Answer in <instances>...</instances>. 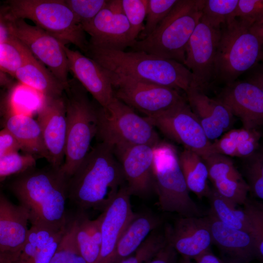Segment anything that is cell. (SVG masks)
Returning a JSON list of instances; mask_svg holds the SVG:
<instances>
[{
    "label": "cell",
    "mask_w": 263,
    "mask_h": 263,
    "mask_svg": "<svg viewBox=\"0 0 263 263\" xmlns=\"http://www.w3.org/2000/svg\"><path fill=\"white\" fill-rule=\"evenodd\" d=\"M3 20L9 34L22 43L66 89L69 70L65 45L44 30L28 24L24 19Z\"/></svg>",
    "instance_id": "cell-11"
},
{
    "label": "cell",
    "mask_w": 263,
    "mask_h": 263,
    "mask_svg": "<svg viewBox=\"0 0 263 263\" xmlns=\"http://www.w3.org/2000/svg\"><path fill=\"white\" fill-rule=\"evenodd\" d=\"M34 156L14 152L0 158V180L6 176L18 174L36 165Z\"/></svg>",
    "instance_id": "cell-40"
},
{
    "label": "cell",
    "mask_w": 263,
    "mask_h": 263,
    "mask_svg": "<svg viewBox=\"0 0 263 263\" xmlns=\"http://www.w3.org/2000/svg\"><path fill=\"white\" fill-rule=\"evenodd\" d=\"M160 223L158 218L151 215L136 214L119 239L113 263H119L134 253Z\"/></svg>",
    "instance_id": "cell-26"
},
{
    "label": "cell",
    "mask_w": 263,
    "mask_h": 263,
    "mask_svg": "<svg viewBox=\"0 0 263 263\" xmlns=\"http://www.w3.org/2000/svg\"><path fill=\"white\" fill-rule=\"evenodd\" d=\"M167 244L165 234L153 231L132 255L119 263H146L152 258Z\"/></svg>",
    "instance_id": "cell-37"
},
{
    "label": "cell",
    "mask_w": 263,
    "mask_h": 263,
    "mask_svg": "<svg viewBox=\"0 0 263 263\" xmlns=\"http://www.w3.org/2000/svg\"><path fill=\"white\" fill-rule=\"evenodd\" d=\"M168 243L183 258L195 260L210 250L213 243L207 217H182L166 229Z\"/></svg>",
    "instance_id": "cell-19"
},
{
    "label": "cell",
    "mask_w": 263,
    "mask_h": 263,
    "mask_svg": "<svg viewBox=\"0 0 263 263\" xmlns=\"http://www.w3.org/2000/svg\"><path fill=\"white\" fill-rule=\"evenodd\" d=\"M212 183L220 195L237 206L244 205L248 200L250 189L242 175L225 177Z\"/></svg>",
    "instance_id": "cell-32"
},
{
    "label": "cell",
    "mask_w": 263,
    "mask_h": 263,
    "mask_svg": "<svg viewBox=\"0 0 263 263\" xmlns=\"http://www.w3.org/2000/svg\"><path fill=\"white\" fill-rule=\"evenodd\" d=\"M261 137V133L258 132L250 138L239 143L237 146L235 156L247 158L253 155L259 147Z\"/></svg>",
    "instance_id": "cell-46"
},
{
    "label": "cell",
    "mask_w": 263,
    "mask_h": 263,
    "mask_svg": "<svg viewBox=\"0 0 263 263\" xmlns=\"http://www.w3.org/2000/svg\"><path fill=\"white\" fill-rule=\"evenodd\" d=\"M238 129L229 130L220 139L211 143L205 156L218 153L226 156H235L237 143Z\"/></svg>",
    "instance_id": "cell-44"
},
{
    "label": "cell",
    "mask_w": 263,
    "mask_h": 263,
    "mask_svg": "<svg viewBox=\"0 0 263 263\" xmlns=\"http://www.w3.org/2000/svg\"><path fill=\"white\" fill-rule=\"evenodd\" d=\"M167 137L185 149L205 156L211 143L186 98L162 113L146 116Z\"/></svg>",
    "instance_id": "cell-13"
},
{
    "label": "cell",
    "mask_w": 263,
    "mask_h": 263,
    "mask_svg": "<svg viewBox=\"0 0 263 263\" xmlns=\"http://www.w3.org/2000/svg\"><path fill=\"white\" fill-rule=\"evenodd\" d=\"M19 146L11 133L5 128L0 131V158L18 152Z\"/></svg>",
    "instance_id": "cell-45"
},
{
    "label": "cell",
    "mask_w": 263,
    "mask_h": 263,
    "mask_svg": "<svg viewBox=\"0 0 263 263\" xmlns=\"http://www.w3.org/2000/svg\"><path fill=\"white\" fill-rule=\"evenodd\" d=\"M207 197L211 205L209 212L216 218L229 226L251 235L249 217L244 208H238L237 205L220 195L214 188H210Z\"/></svg>",
    "instance_id": "cell-28"
},
{
    "label": "cell",
    "mask_w": 263,
    "mask_h": 263,
    "mask_svg": "<svg viewBox=\"0 0 263 263\" xmlns=\"http://www.w3.org/2000/svg\"><path fill=\"white\" fill-rule=\"evenodd\" d=\"M13 78L43 96H61L65 90L58 80L33 55L16 71Z\"/></svg>",
    "instance_id": "cell-25"
},
{
    "label": "cell",
    "mask_w": 263,
    "mask_h": 263,
    "mask_svg": "<svg viewBox=\"0 0 263 263\" xmlns=\"http://www.w3.org/2000/svg\"><path fill=\"white\" fill-rule=\"evenodd\" d=\"M17 174L11 189L27 210L32 225L65 228L70 221L66 209L69 179L60 168L34 166Z\"/></svg>",
    "instance_id": "cell-1"
},
{
    "label": "cell",
    "mask_w": 263,
    "mask_h": 263,
    "mask_svg": "<svg viewBox=\"0 0 263 263\" xmlns=\"http://www.w3.org/2000/svg\"><path fill=\"white\" fill-rule=\"evenodd\" d=\"M76 219L70 221L61 241L49 263H86L75 238Z\"/></svg>",
    "instance_id": "cell-33"
},
{
    "label": "cell",
    "mask_w": 263,
    "mask_h": 263,
    "mask_svg": "<svg viewBox=\"0 0 263 263\" xmlns=\"http://www.w3.org/2000/svg\"><path fill=\"white\" fill-rule=\"evenodd\" d=\"M130 196L126 186H123L101 214V241L96 263H113L119 239L136 215L132 211Z\"/></svg>",
    "instance_id": "cell-17"
},
{
    "label": "cell",
    "mask_w": 263,
    "mask_h": 263,
    "mask_svg": "<svg viewBox=\"0 0 263 263\" xmlns=\"http://www.w3.org/2000/svg\"><path fill=\"white\" fill-rule=\"evenodd\" d=\"M0 14L4 20H30L65 45L72 43L87 52L85 32L65 0H7Z\"/></svg>",
    "instance_id": "cell-7"
},
{
    "label": "cell",
    "mask_w": 263,
    "mask_h": 263,
    "mask_svg": "<svg viewBox=\"0 0 263 263\" xmlns=\"http://www.w3.org/2000/svg\"><path fill=\"white\" fill-rule=\"evenodd\" d=\"M255 21L235 18L221 27L215 61V80L226 85L263 58V37L251 27Z\"/></svg>",
    "instance_id": "cell-6"
},
{
    "label": "cell",
    "mask_w": 263,
    "mask_h": 263,
    "mask_svg": "<svg viewBox=\"0 0 263 263\" xmlns=\"http://www.w3.org/2000/svg\"><path fill=\"white\" fill-rule=\"evenodd\" d=\"M202 158L207 167L208 178L212 183L225 177L241 175L227 156L212 153Z\"/></svg>",
    "instance_id": "cell-38"
},
{
    "label": "cell",
    "mask_w": 263,
    "mask_h": 263,
    "mask_svg": "<svg viewBox=\"0 0 263 263\" xmlns=\"http://www.w3.org/2000/svg\"><path fill=\"white\" fill-rule=\"evenodd\" d=\"M249 217L251 235L255 241L257 257H263V210L261 206L248 200L244 205Z\"/></svg>",
    "instance_id": "cell-42"
},
{
    "label": "cell",
    "mask_w": 263,
    "mask_h": 263,
    "mask_svg": "<svg viewBox=\"0 0 263 263\" xmlns=\"http://www.w3.org/2000/svg\"><path fill=\"white\" fill-rule=\"evenodd\" d=\"M96 137L113 148L140 144L154 147L160 142L146 117L115 96L106 107H98Z\"/></svg>",
    "instance_id": "cell-9"
},
{
    "label": "cell",
    "mask_w": 263,
    "mask_h": 263,
    "mask_svg": "<svg viewBox=\"0 0 263 263\" xmlns=\"http://www.w3.org/2000/svg\"><path fill=\"white\" fill-rule=\"evenodd\" d=\"M178 0H148L146 23L138 37L142 39L150 35L166 18Z\"/></svg>",
    "instance_id": "cell-36"
},
{
    "label": "cell",
    "mask_w": 263,
    "mask_h": 263,
    "mask_svg": "<svg viewBox=\"0 0 263 263\" xmlns=\"http://www.w3.org/2000/svg\"><path fill=\"white\" fill-rule=\"evenodd\" d=\"M4 127L14 136L20 149L26 154L47 158L40 126L37 120L29 115L8 110L4 116Z\"/></svg>",
    "instance_id": "cell-24"
},
{
    "label": "cell",
    "mask_w": 263,
    "mask_h": 263,
    "mask_svg": "<svg viewBox=\"0 0 263 263\" xmlns=\"http://www.w3.org/2000/svg\"><path fill=\"white\" fill-rule=\"evenodd\" d=\"M123 13L131 27V37L134 42L142 32L146 19L148 0H121Z\"/></svg>",
    "instance_id": "cell-35"
},
{
    "label": "cell",
    "mask_w": 263,
    "mask_h": 263,
    "mask_svg": "<svg viewBox=\"0 0 263 263\" xmlns=\"http://www.w3.org/2000/svg\"><path fill=\"white\" fill-rule=\"evenodd\" d=\"M37 120L42 133L46 160L50 166L60 168L64 160L66 138V107L63 94L43 96L38 110Z\"/></svg>",
    "instance_id": "cell-15"
},
{
    "label": "cell",
    "mask_w": 263,
    "mask_h": 263,
    "mask_svg": "<svg viewBox=\"0 0 263 263\" xmlns=\"http://www.w3.org/2000/svg\"><path fill=\"white\" fill-rule=\"evenodd\" d=\"M106 71L114 96L146 116L167 111L186 99L178 90Z\"/></svg>",
    "instance_id": "cell-10"
},
{
    "label": "cell",
    "mask_w": 263,
    "mask_h": 263,
    "mask_svg": "<svg viewBox=\"0 0 263 263\" xmlns=\"http://www.w3.org/2000/svg\"><path fill=\"white\" fill-rule=\"evenodd\" d=\"M13 78L0 70V88L10 89L14 84Z\"/></svg>",
    "instance_id": "cell-50"
},
{
    "label": "cell",
    "mask_w": 263,
    "mask_h": 263,
    "mask_svg": "<svg viewBox=\"0 0 263 263\" xmlns=\"http://www.w3.org/2000/svg\"><path fill=\"white\" fill-rule=\"evenodd\" d=\"M238 0H204L202 17L211 25L220 28L234 19L233 14Z\"/></svg>",
    "instance_id": "cell-31"
},
{
    "label": "cell",
    "mask_w": 263,
    "mask_h": 263,
    "mask_svg": "<svg viewBox=\"0 0 263 263\" xmlns=\"http://www.w3.org/2000/svg\"><path fill=\"white\" fill-rule=\"evenodd\" d=\"M28 222L26 209L20 204L12 203L0 193V252L9 256L13 262L24 244L29 229Z\"/></svg>",
    "instance_id": "cell-21"
},
{
    "label": "cell",
    "mask_w": 263,
    "mask_h": 263,
    "mask_svg": "<svg viewBox=\"0 0 263 263\" xmlns=\"http://www.w3.org/2000/svg\"><path fill=\"white\" fill-rule=\"evenodd\" d=\"M175 252L167 242L166 245L146 263H174Z\"/></svg>",
    "instance_id": "cell-47"
},
{
    "label": "cell",
    "mask_w": 263,
    "mask_h": 263,
    "mask_svg": "<svg viewBox=\"0 0 263 263\" xmlns=\"http://www.w3.org/2000/svg\"><path fill=\"white\" fill-rule=\"evenodd\" d=\"M232 17L253 21L263 19V0H238Z\"/></svg>",
    "instance_id": "cell-43"
},
{
    "label": "cell",
    "mask_w": 263,
    "mask_h": 263,
    "mask_svg": "<svg viewBox=\"0 0 263 263\" xmlns=\"http://www.w3.org/2000/svg\"><path fill=\"white\" fill-rule=\"evenodd\" d=\"M125 180L113 148L100 142L87 154L68 180V198L83 209L104 210Z\"/></svg>",
    "instance_id": "cell-2"
},
{
    "label": "cell",
    "mask_w": 263,
    "mask_h": 263,
    "mask_svg": "<svg viewBox=\"0 0 263 263\" xmlns=\"http://www.w3.org/2000/svg\"><path fill=\"white\" fill-rule=\"evenodd\" d=\"M32 55L22 43L9 35L0 42V70L13 78L16 71Z\"/></svg>",
    "instance_id": "cell-29"
},
{
    "label": "cell",
    "mask_w": 263,
    "mask_h": 263,
    "mask_svg": "<svg viewBox=\"0 0 263 263\" xmlns=\"http://www.w3.org/2000/svg\"><path fill=\"white\" fill-rule=\"evenodd\" d=\"M76 219L75 238L79 251L86 263H96L99 255L100 244L90 234L86 218Z\"/></svg>",
    "instance_id": "cell-34"
},
{
    "label": "cell",
    "mask_w": 263,
    "mask_h": 263,
    "mask_svg": "<svg viewBox=\"0 0 263 263\" xmlns=\"http://www.w3.org/2000/svg\"><path fill=\"white\" fill-rule=\"evenodd\" d=\"M204 0H178L166 18L148 37L130 47L184 64L188 41L201 16Z\"/></svg>",
    "instance_id": "cell-5"
},
{
    "label": "cell",
    "mask_w": 263,
    "mask_h": 263,
    "mask_svg": "<svg viewBox=\"0 0 263 263\" xmlns=\"http://www.w3.org/2000/svg\"><path fill=\"white\" fill-rule=\"evenodd\" d=\"M82 28L90 36L88 45L94 47L124 51L134 43L123 12L111 9L107 5Z\"/></svg>",
    "instance_id": "cell-18"
},
{
    "label": "cell",
    "mask_w": 263,
    "mask_h": 263,
    "mask_svg": "<svg viewBox=\"0 0 263 263\" xmlns=\"http://www.w3.org/2000/svg\"><path fill=\"white\" fill-rule=\"evenodd\" d=\"M10 92L0 88V119L4 117L9 107Z\"/></svg>",
    "instance_id": "cell-48"
},
{
    "label": "cell",
    "mask_w": 263,
    "mask_h": 263,
    "mask_svg": "<svg viewBox=\"0 0 263 263\" xmlns=\"http://www.w3.org/2000/svg\"><path fill=\"white\" fill-rule=\"evenodd\" d=\"M66 107V138L64 160L60 169L69 179L89 152L96 136L98 108L75 78L69 80L63 94Z\"/></svg>",
    "instance_id": "cell-4"
},
{
    "label": "cell",
    "mask_w": 263,
    "mask_h": 263,
    "mask_svg": "<svg viewBox=\"0 0 263 263\" xmlns=\"http://www.w3.org/2000/svg\"><path fill=\"white\" fill-rule=\"evenodd\" d=\"M87 56L116 74L171 87L186 93L192 75L183 64L141 51L97 48L88 45Z\"/></svg>",
    "instance_id": "cell-3"
},
{
    "label": "cell",
    "mask_w": 263,
    "mask_h": 263,
    "mask_svg": "<svg viewBox=\"0 0 263 263\" xmlns=\"http://www.w3.org/2000/svg\"><path fill=\"white\" fill-rule=\"evenodd\" d=\"M82 27L91 21L106 6V0H65Z\"/></svg>",
    "instance_id": "cell-39"
},
{
    "label": "cell",
    "mask_w": 263,
    "mask_h": 263,
    "mask_svg": "<svg viewBox=\"0 0 263 263\" xmlns=\"http://www.w3.org/2000/svg\"><path fill=\"white\" fill-rule=\"evenodd\" d=\"M179 161L188 190L199 198L207 197L210 189L207 182L208 170L201 156L185 149L179 155Z\"/></svg>",
    "instance_id": "cell-27"
},
{
    "label": "cell",
    "mask_w": 263,
    "mask_h": 263,
    "mask_svg": "<svg viewBox=\"0 0 263 263\" xmlns=\"http://www.w3.org/2000/svg\"><path fill=\"white\" fill-rule=\"evenodd\" d=\"M263 77L260 72L247 81L226 84L218 98L247 130H257L263 123Z\"/></svg>",
    "instance_id": "cell-14"
},
{
    "label": "cell",
    "mask_w": 263,
    "mask_h": 263,
    "mask_svg": "<svg viewBox=\"0 0 263 263\" xmlns=\"http://www.w3.org/2000/svg\"><path fill=\"white\" fill-rule=\"evenodd\" d=\"M221 28L201 16L187 44L184 65L192 75L191 88L205 93L215 81V61Z\"/></svg>",
    "instance_id": "cell-12"
},
{
    "label": "cell",
    "mask_w": 263,
    "mask_h": 263,
    "mask_svg": "<svg viewBox=\"0 0 263 263\" xmlns=\"http://www.w3.org/2000/svg\"><path fill=\"white\" fill-rule=\"evenodd\" d=\"M195 261L196 263H225L211 252L210 250L195 259Z\"/></svg>",
    "instance_id": "cell-49"
},
{
    "label": "cell",
    "mask_w": 263,
    "mask_h": 263,
    "mask_svg": "<svg viewBox=\"0 0 263 263\" xmlns=\"http://www.w3.org/2000/svg\"><path fill=\"white\" fill-rule=\"evenodd\" d=\"M248 158L246 173L250 190L260 199H263V155L255 152Z\"/></svg>",
    "instance_id": "cell-41"
},
{
    "label": "cell",
    "mask_w": 263,
    "mask_h": 263,
    "mask_svg": "<svg viewBox=\"0 0 263 263\" xmlns=\"http://www.w3.org/2000/svg\"><path fill=\"white\" fill-rule=\"evenodd\" d=\"M206 217L213 243L232 258L231 263H246L257 257L255 241L249 233L225 224L210 212Z\"/></svg>",
    "instance_id": "cell-23"
},
{
    "label": "cell",
    "mask_w": 263,
    "mask_h": 263,
    "mask_svg": "<svg viewBox=\"0 0 263 263\" xmlns=\"http://www.w3.org/2000/svg\"><path fill=\"white\" fill-rule=\"evenodd\" d=\"M13 261L8 255L0 252V263H12Z\"/></svg>",
    "instance_id": "cell-51"
},
{
    "label": "cell",
    "mask_w": 263,
    "mask_h": 263,
    "mask_svg": "<svg viewBox=\"0 0 263 263\" xmlns=\"http://www.w3.org/2000/svg\"><path fill=\"white\" fill-rule=\"evenodd\" d=\"M58 230L44 226L32 225L29 229L19 255L12 263H33L38 251Z\"/></svg>",
    "instance_id": "cell-30"
},
{
    "label": "cell",
    "mask_w": 263,
    "mask_h": 263,
    "mask_svg": "<svg viewBox=\"0 0 263 263\" xmlns=\"http://www.w3.org/2000/svg\"><path fill=\"white\" fill-rule=\"evenodd\" d=\"M69 72L102 107L114 97L107 71L91 57L64 45Z\"/></svg>",
    "instance_id": "cell-20"
},
{
    "label": "cell",
    "mask_w": 263,
    "mask_h": 263,
    "mask_svg": "<svg viewBox=\"0 0 263 263\" xmlns=\"http://www.w3.org/2000/svg\"><path fill=\"white\" fill-rule=\"evenodd\" d=\"M153 154L154 190L161 208L183 217L203 216L189 196L175 147L160 141L153 147Z\"/></svg>",
    "instance_id": "cell-8"
},
{
    "label": "cell",
    "mask_w": 263,
    "mask_h": 263,
    "mask_svg": "<svg viewBox=\"0 0 263 263\" xmlns=\"http://www.w3.org/2000/svg\"><path fill=\"white\" fill-rule=\"evenodd\" d=\"M153 147L140 144L113 148L131 195L144 197L154 190Z\"/></svg>",
    "instance_id": "cell-16"
},
{
    "label": "cell",
    "mask_w": 263,
    "mask_h": 263,
    "mask_svg": "<svg viewBox=\"0 0 263 263\" xmlns=\"http://www.w3.org/2000/svg\"><path fill=\"white\" fill-rule=\"evenodd\" d=\"M185 93L189 106L209 140L217 139L230 130L234 123V116L219 99L210 98L205 93L191 88Z\"/></svg>",
    "instance_id": "cell-22"
},
{
    "label": "cell",
    "mask_w": 263,
    "mask_h": 263,
    "mask_svg": "<svg viewBox=\"0 0 263 263\" xmlns=\"http://www.w3.org/2000/svg\"><path fill=\"white\" fill-rule=\"evenodd\" d=\"M183 261L181 262V263H194L192 261H191V260L189 259H187V258H183Z\"/></svg>",
    "instance_id": "cell-52"
}]
</instances>
